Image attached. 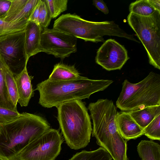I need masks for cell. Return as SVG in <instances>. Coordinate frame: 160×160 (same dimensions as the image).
<instances>
[{
  "label": "cell",
  "instance_id": "obj_16",
  "mask_svg": "<svg viewBox=\"0 0 160 160\" xmlns=\"http://www.w3.org/2000/svg\"><path fill=\"white\" fill-rule=\"evenodd\" d=\"M137 123L142 129L160 114V105L147 107L128 112Z\"/></svg>",
  "mask_w": 160,
  "mask_h": 160
},
{
  "label": "cell",
  "instance_id": "obj_9",
  "mask_svg": "<svg viewBox=\"0 0 160 160\" xmlns=\"http://www.w3.org/2000/svg\"><path fill=\"white\" fill-rule=\"evenodd\" d=\"M0 59L14 77L27 67L24 30L0 37Z\"/></svg>",
  "mask_w": 160,
  "mask_h": 160
},
{
  "label": "cell",
  "instance_id": "obj_25",
  "mask_svg": "<svg viewBox=\"0 0 160 160\" xmlns=\"http://www.w3.org/2000/svg\"><path fill=\"white\" fill-rule=\"evenodd\" d=\"M5 80L10 97L14 105L17 107L18 99L17 85L14 76L8 69L6 72Z\"/></svg>",
  "mask_w": 160,
  "mask_h": 160
},
{
  "label": "cell",
  "instance_id": "obj_31",
  "mask_svg": "<svg viewBox=\"0 0 160 160\" xmlns=\"http://www.w3.org/2000/svg\"><path fill=\"white\" fill-rule=\"evenodd\" d=\"M39 0L34 8L29 20L38 24V17L39 12Z\"/></svg>",
  "mask_w": 160,
  "mask_h": 160
},
{
  "label": "cell",
  "instance_id": "obj_3",
  "mask_svg": "<svg viewBox=\"0 0 160 160\" xmlns=\"http://www.w3.org/2000/svg\"><path fill=\"white\" fill-rule=\"evenodd\" d=\"M112 80H94L86 77L64 81H52L48 79L38 83V103L48 108L57 107L62 103L74 100L89 99L97 92L102 91L112 82Z\"/></svg>",
  "mask_w": 160,
  "mask_h": 160
},
{
  "label": "cell",
  "instance_id": "obj_15",
  "mask_svg": "<svg viewBox=\"0 0 160 160\" xmlns=\"http://www.w3.org/2000/svg\"><path fill=\"white\" fill-rule=\"evenodd\" d=\"M74 65L62 63L55 64L48 79L52 81H64L83 78Z\"/></svg>",
  "mask_w": 160,
  "mask_h": 160
},
{
  "label": "cell",
  "instance_id": "obj_4",
  "mask_svg": "<svg viewBox=\"0 0 160 160\" xmlns=\"http://www.w3.org/2000/svg\"><path fill=\"white\" fill-rule=\"evenodd\" d=\"M57 119L67 145L71 149L83 148L89 143L92 128L84 102L74 100L60 104Z\"/></svg>",
  "mask_w": 160,
  "mask_h": 160
},
{
  "label": "cell",
  "instance_id": "obj_30",
  "mask_svg": "<svg viewBox=\"0 0 160 160\" xmlns=\"http://www.w3.org/2000/svg\"><path fill=\"white\" fill-rule=\"evenodd\" d=\"M93 4L99 10L105 14L109 13V10L106 3L102 0H93Z\"/></svg>",
  "mask_w": 160,
  "mask_h": 160
},
{
  "label": "cell",
  "instance_id": "obj_2",
  "mask_svg": "<svg viewBox=\"0 0 160 160\" xmlns=\"http://www.w3.org/2000/svg\"><path fill=\"white\" fill-rule=\"evenodd\" d=\"M50 128L42 117L26 112L0 125V160H15L31 142Z\"/></svg>",
  "mask_w": 160,
  "mask_h": 160
},
{
  "label": "cell",
  "instance_id": "obj_21",
  "mask_svg": "<svg viewBox=\"0 0 160 160\" xmlns=\"http://www.w3.org/2000/svg\"><path fill=\"white\" fill-rule=\"evenodd\" d=\"M156 10L148 0H137L132 2L129 6L130 13L141 16H150Z\"/></svg>",
  "mask_w": 160,
  "mask_h": 160
},
{
  "label": "cell",
  "instance_id": "obj_22",
  "mask_svg": "<svg viewBox=\"0 0 160 160\" xmlns=\"http://www.w3.org/2000/svg\"><path fill=\"white\" fill-rule=\"evenodd\" d=\"M160 114L143 129V135L152 140H160Z\"/></svg>",
  "mask_w": 160,
  "mask_h": 160
},
{
  "label": "cell",
  "instance_id": "obj_26",
  "mask_svg": "<svg viewBox=\"0 0 160 160\" xmlns=\"http://www.w3.org/2000/svg\"><path fill=\"white\" fill-rule=\"evenodd\" d=\"M51 17L55 18L67 8L68 1L67 0H46Z\"/></svg>",
  "mask_w": 160,
  "mask_h": 160
},
{
  "label": "cell",
  "instance_id": "obj_7",
  "mask_svg": "<svg viewBox=\"0 0 160 160\" xmlns=\"http://www.w3.org/2000/svg\"><path fill=\"white\" fill-rule=\"evenodd\" d=\"M128 23L144 46L149 63L160 69V11L148 16L130 13Z\"/></svg>",
  "mask_w": 160,
  "mask_h": 160
},
{
  "label": "cell",
  "instance_id": "obj_27",
  "mask_svg": "<svg viewBox=\"0 0 160 160\" xmlns=\"http://www.w3.org/2000/svg\"><path fill=\"white\" fill-rule=\"evenodd\" d=\"M28 0H11V4L10 8L2 18L4 21L9 22L10 20L19 13L25 6Z\"/></svg>",
  "mask_w": 160,
  "mask_h": 160
},
{
  "label": "cell",
  "instance_id": "obj_23",
  "mask_svg": "<svg viewBox=\"0 0 160 160\" xmlns=\"http://www.w3.org/2000/svg\"><path fill=\"white\" fill-rule=\"evenodd\" d=\"M38 23L42 29L48 28L52 19L46 0H39Z\"/></svg>",
  "mask_w": 160,
  "mask_h": 160
},
{
  "label": "cell",
  "instance_id": "obj_18",
  "mask_svg": "<svg viewBox=\"0 0 160 160\" xmlns=\"http://www.w3.org/2000/svg\"><path fill=\"white\" fill-rule=\"evenodd\" d=\"M8 69L0 59V107L18 111L10 97L6 85L5 74Z\"/></svg>",
  "mask_w": 160,
  "mask_h": 160
},
{
  "label": "cell",
  "instance_id": "obj_6",
  "mask_svg": "<svg viewBox=\"0 0 160 160\" xmlns=\"http://www.w3.org/2000/svg\"><path fill=\"white\" fill-rule=\"evenodd\" d=\"M116 105L122 111L127 112L160 105V74L151 72L136 83L124 80Z\"/></svg>",
  "mask_w": 160,
  "mask_h": 160
},
{
  "label": "cell",
  "instance_id": "obj_8",
  "mask_svg": "<svg viewBox=\"0 0 160 160\" xmlns=\"http://www.w3.org/2000/svg\"><path fill=\"white\" fill-rule=\"evenodd\" d=\"M63 141L58 130L50 128L31 142L15 160H54Z\"/></svg>",
  "mask_w": 160,
  "mask_h": 160
},
{
  "label": "cell",
  "instance_id": "obj_32",
  "mask_svg": "<svg viewBox=\"0 0 160 160\" xmlns=\"http://www.w3.org/2000/svg\"><path fill=\"white\" fill-rule=\"evenodd\" d=\"M148 1L156 10L160 11V0H148Z\"/></svg>",
  "mask_w": 160,
  "mask_h": 160
},
{
  "label": "cell",
  "instance_id": "obj_13",
  "mask_svg": "<svg viewBox=\"0 0 160 160\" xmlns=\"http://www.w3.org/2000/svg\"><path fill=\"white\" fill-rule=\"evenodd\" d=\"M25 43L28 58L41 52V40L42 28L39 24L28 21L25 26Z\"/></svg>",
  "mask_w": 160,
  "mask_h": 160
},
{
  "label": "cell",
  "instance_id": "obj_11",
  "mask_svg": "<svg viewBox=\"0 0 160 160\" xmlns=\"http://www.w3.org/2000/svg\"><path fill=\"white\" fill-rule=\"evenodd\" d=\"M129 59L123 46L114 39L105 41L98 50L96 62L108 71L120 70Z\"/></svg>",
  "mask_w": 160,
  "mask_h": 160
},
{
  "label": "cell",
  "instance_id": "obj_20",
  "mask_svg": "<svg viewBox=\"0 0 160 160\" xmlns=\"http://www.w3.org/2000/svg\"><path fill=\"white\" fill-rule=\"evenodd\" d=\"M28 22L23 20L15 22H8L0 19V37L23 31Z\"/></svg>",
  "mask_w": 160,
  "mask_h": 160
},
{
  "label": "cell",
  "instance_id": "obj_14",
  "mask_svg": "<svg viewBox=\"0 0 160 160\" xmlns=\"http://www.w3.org/2000/svg\"><path fill=\"white\" fill-rule=\"evenodd\" d=\"M14 78L18 95V102L21 107L27 106L34 94L31 84L33 77L28 75L26 67L20 73Z\"/></svg>",
  "mask_w": 160,
  "mask_h": 160
},
{
  "label": "cell",
  "instance_id": "obj_28",
  "mask_svg": "<svg viewBox=\"0 0 160 160\" xmlns=\"http://www.w3.org/2000/svg\"><path fill=\"white\" fill-rule=\"evenodd\" d=\"M21 113L0 107V125L10 122L18 118Z\"/></svg>",
  "mask_w": 160,
  "mask_h": 160
},
{
  "label": "cell",
  "instance_id": "obj_1",
  "mask_svg": "<svg viewBox=\"0 0 160 160\" xmlns=\"http://www.w3.org/2000/svg\"><path fill=\"white\" fill-rule=\"evenodd\" d=\"M92 120V136L97 144L106 150L113 160H129L127 154V141L118 130L117 108L111 100L100 99L88 106Z\"/></svg>",
  "mask_w": 160,
  "mask_h": 160
},
{
  "label": "cell",
  "instance_id": "obj_29",
  "mask_svg": "<svg viewBox=\"0 0 160 160\" xmlns=\"http://www.w3.org/2000/svg\"><path fill=\"white\" fill-rule=\"evenodd\" d=\"M11 4V0H0V19L2 18L7 13Z\"/></svg>",
  "mask_w": 160,
  "mask_h": 160
},
{
  "label": "cell",
  "instance_id": "obj_12",
  "mask_svg": "<svg viewBox=\"0 0 160 160\" xmlns=\"http://www.w3.org/2000/svg\"><path fill=\"white\" fill-rule=\"evenodd\" d=\"M116 121L119 133L127 141L135 139L143 135V129L133 119L128 112H118Z\"/></svg>",
  "mask_w": 160,
  "mask_h": 160
},
{
  "label": "cell",
  "instance_id": "obj_17",
  "mask_svg": "<svg viewBox=\"0 0 160 160\" xmlns=\"http://www.w3.org/2000/svg\"><path fill=\"white\" fill-rule=\"evenodd\" d=\"M137 150L142 160H160V145L152 140H141Z\"/></svg>",
  "mask_w": 160,
  "mask_h": 160
},
{
  "label": "cell",
  "instance_id": "obj_24",
  "mask_svg": "<svg viewBox=\"0 0 160 160\" xmlns=\"http://www.w3.org/2000/svg\"><path fill=\"white\" fill-rule=\"evenodd\" d=\"M39 0H28L25 6L17 15L9 22H15L21 21H29L30 16Z\"/></svg>",
  "mask_w": 160,
  "mask_h": 160
},
{
  "label": "cell",
  "instance_id": "obj_10",
  "mask_svg": "<svg viewBox=\"0 0 160 160\" xmlns=\"http://www.w3.org/2000/svg\"><path fill=\"white\" fill-rule=\"evenodd\" d=\"M77 38L54 28L42 29L41 52L63 59L77 51Z\"/></svg>",
  "mask_w": 160,
  "mask_h": 160
},
{
  "label": "cell",
  "instance_id": "obj_5",
  "mask_svg": "<svg viewBox=\"0 0 160 160\" xmlns=\"http://www.w3.org/2000/svg\"><path fill=\"white\" fill-rule=\"evenodd\" d=\"M53 28L85 41L104 42L103 37L107 35L123 38L140 43L133 35L127 33L113 21H90L70 13L62 14L56 20Z\"/></svg>",
  "mask_w": 160,
  "mask_h": 160
},
{
  "label": "cell",
  "instance_id": "obj_19",
  "mask_svg": "<svg viewBox=\"0 0 160 160\" xmlns=\"http://www.w3.org/2000/svg\"><path fill=\"white\" fill-rule=\"evenodd\" d=\"M109 153L103 148L100 147L91 151L83 150L76 153L69 160H112Z\"/></svg>",
  "mask_w": 160,
  "mask_h": 160
}]
</instances>
